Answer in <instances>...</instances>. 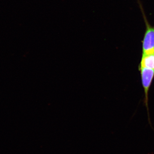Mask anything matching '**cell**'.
Masks as SVG:
<instances>
[{
	"mask_svg": "<svg viewBox=\"0 0 154 154\" xmlns=\"http://www.w3.org/2000/svg\"><path fill=\"white\" fill-rule=\"evenodd\" d=\"M139 68L154 70V53L142 54Z\"/></svg>",
	"mask_w": 154,
	"mask_h": 154,
	"instance_id": "3957f363",
	"label": "cell"
},
{
	"mask_svg": "<svg viewBox=\"0 0 154 154\" xmlns=\"http://www.w3.org/2000/svg\"><path fill=\"white\" fill-rule=\"evenodd\" d=\"M139 69L142 84L144 91L145 104L148 111L149 91L154 78V70L146 68H139Z\"/></svg>",
	"mask_w": 154,
	"mask_h": 154,
	"instance_id": "6da1fadb",
	"label": "cell"
},
{
	"mask_svg": "<svg viewBox=\"0 0 154 154\" xmlns=\"http://www.w3.org/2000/svg\"><path fill=\"white\" fill-rule=\"evenodd\" d=\"M146 28L142 44V54L154 53V27L146 22Z\"/></svg>",
	"mask_w": 154,
	"mask_h": 154,
	"instance_id": "7a4b0ae2",
	"label": "cell"
}]
</instances>
